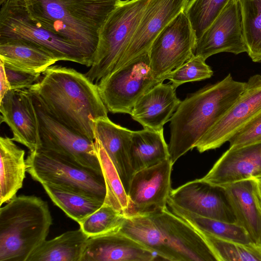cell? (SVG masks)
<instances>
[{"instance_id":"f546056e","label":"cell","mask_w":261,"mask_h":261,"mask_svg":"<svg viewBox=\"0 0 261 261\" xmlns=\"http://www.w3.org/2000/svg\"><path fill=\"white\" fill-rule=\"evenodd\" d=\"M94 141L106 187L104 203L111 206L125 217L129 205L127 194L117 170L103 146L98 140Z\"/></svg>"},{"instance_id":"8992f818","label":"cell","mask_w":261,"mask_h":261,"mask_svg":"<svg viewBox=\"0 0 261 261\" xmlns=\"http://www.w3.org/2000/svg\"><path fill=\"white\" fill-rule=\"evenodd\" d=\"M27 172L47 184L105 202L106 187L103 174L75 164L50 151H29Z\"/></svg>"},{"instance_id":"d4e9b609","label":"cell","mask_w":261,"mask_h":261,"mask_svg":"<svg viewBox=\"0 0 261 261\" xmlns=\"http://www.w3.org/2000/svg\"><path fill=\"white\" fill-rule=\"evenodd\" d=\"M129 158L135 172L169 159L168 145L164 137L163 129L144 128L133 131Z\"/></svg>"},{"instance_id":"5bb4252c","label":"cell","mask_w":261,"mask_h":261,"mask_svg":"<svg viewBox=\"0 0 261 261\" xmlns=\"http://www.w3.org/2000/svg\"><path fill=\"white\" fill-rule=\"evenodd\" d=\"M147 216L179 261H219L213 249L197 230L167 207Z\"/></svg>"},{"instance_id":"4fadbf2b","label":"cell","mask_w":261,"mask_h":261,"mask_svg":"<svg viewBox=\"0 0 261 261\" xmlns=\"http://www.w3.org/2000/svg\"><path fill=\"white\" fill-rule=\"evenodd\" d=\"M223 52L234 55L247 52L240 0H230L227 3L197 40L194 55L206 60Z\"/></svg>"},{"instance_id":"277c9868","label":"cell","mask_w":261,"mask_h":261,"mask_svg":"<svg viewBox=\"0 0 261 261\" xmlns=\"http://www.w3.org/2000/svg\"><path fill=\"white\" fill-rule=\"evenodd\" d=\"M52 223L47 201L34 195L13 197L0 208V261H27Z\"/></svg>"},{"instance_id":"d6a6232c","label":"cell","mask_w":261,"mask_h":261,"mask_svg":"<svg viewBox=\"0 0 261 261\" xmlns=\"http://www.w3.org/2000/svg\"><path fill=\"white\" fill-rule=\"evenodd\" d=\"M230 0H190L184 11L197 40L213 22Z\"/></svg>"},{"instance_id":"8fae6325","label":"cell","mask_w":261,"mask_h":261,"mask_svg":"<svg viewBox=\"0 0 261 261\" xmlns=\"http://www.w3.org/2000/svg\"><path fill=\"white\" fill-rule=\"evenodd\" d=\"M173 165L168 159L135 172L127 192L129 205L125 217L147 215L167 207Z\"/></svg>"},{"instance_id":"83f0119b","label":"cell","mask_w":261,"mask_h":261,"mask_svg":"<svg viewBox=\"0 0 261 261\" xmlns=\"http://www.w3.org/2000/svg\"><path fill=\"white\" fill-rule=\"evenodd\" d=\"M167 205L172 213L198 230L227 241L244 244L253 243L245 229L236 222H229L196 215L179 207L169 198Z\"/></svg>"},{"instance_id":"3957f363","label":"cell","mask_w":261,"mask_h":261,"mask_svg":"<svg viewBox=\"0 0 261 261\" xmlns=\"http://www.w3.org/2000/svg\"><path fill=\"white\" fill-rule=\"evenodd\" d=\"M30 17L75 45L92 64L98 31L121 0H23Z\"/></svg>"},{"instance_id":"30bf717a","label":"cell","mask_w":261,"mask_h":261,"mask_svg":"<svg viewBox=\"0 0 261 261\" xmlns=\"http://www.w3.org/2000/svg\"><path fill=\"white\" fill-rule=\"evenodd\" d=\"M196 41L189 19L182 11L158 35L148 52L154 77L163 82L164 75L191 59Z\"/></svg>"},{"instance_id":"44dd1931","label":"cell","mask_w":261,"mask_h":261,"mask_svg":"<svg viewBox=\"0 0 261 261\" xmlns=\"http://www.w3.org/2000/svg\"><path fill=\"white\" fill-rule=\"evenodd\" d=\"M132 132L114 123L108 117L94 122L95 139L99 141L114 164L127 194L135 173L129 158Z\"/></svg>"},{"instance_id":"ffe728a7","label":"cell","mask_w":261,"mask_h":261,"mask_svg":"<svg viewBox=\"0 0 261 261\" xmlns=\"http://www.w3.org/2000/svg\"><path fill=\"white\" fill-rule=\"evenodd\" d=\"M175 91L172 84L155 85L136 102L130 114L132 118L144 128L163 129L181 102Z\"/></svg>"},{"instance_id":"74e56055","label":"cell","mask_w":261,"mask_h":261,"mask_svg":"<svg viewBox=\"0 0 261 261\" xmlns=\"http://www.w3.org/2000/svg\"><path fill=\"white\" fill-rule=\"evenodd\" d=\"M1 98L10 89L3 63L0 62Z\"/></svg>"},{"instance_id":"4dcf8cb0","label":"cell","mask_w":261,"mask_h":261,"mask_svg":"<svg viewBox=\"0 0 261 261\" xmlns=\"http://www.w3.org/2000/svg\"><path fill=\"white\" fill-rule=\"evenodd\" d=\"M247 54L251 60L261 62V0H240Z\"/></svg>"},{"instance_id":"e575fe53","label":"cell","mask_w":261,"mask_h":261,"mask_svg":"<svg viewBox=\"0 0 261 261\" xmlns=\"http://www.w3.org/2000/svg\"><path fill=\"white\" fill-rule=\"evenodd\" d=\"M202 57L194 55L179 67L164 75L161 79L169 80L176 89L189 82L199 81L210 78L213 71Z\"/></svg>"},{"instance_id":"6da1fadb","label":"cell","mask_w":261,"mask_h":261,"mask_svg":"<svg viewBox=\"0 0 261 261\" xmlns=\"http://www.w3.org/2000/svg\"><path fill=\"white\" fill-rule=\"evenodd\" d=\"M59 121L94 140V122L108 117L97 85L74 69L50 66L29 88Z\"/></svg>"},{"instance_id":"1f68e13d","label":"cell","mask_w":261,"mask_h":261,"mask_svg":"<svg viewBox=\"0 0 261 261\" xmlns=\"http://www.w3.org/2000/svg\"><path fill=\"white\" fill-rule=\"evenodd\" d=\"M197 230L213 249L219 261H261V245L227 241Z\"/></svg>"},{"instance_id":"484cf974","label":"cell","mask_w":261,"mask_h":261,"mask_svg":"<svg viewBox=\"0 0 261 261\" xmlns=\"http://www.w3.org/2000/svg\"><path fill=\"white\" fill-rule=\"evenodd\" d=\"M89 238L81 228L66 231L51 240L44 241L27 261H80Z\"/></svg>"},{"instance_id":"e0dca14e","label":"cell","mask_w":261,"mask_h":261,"mask_svg":"<svg viewBox=\"0 0 261 261\" xmlns=\"http://www.w3.org/2000/svg\"><path fill=\"white\" fill-rule=\"evenodd\" d=\"M169 199L182 209L196 215L229 222H236L223 190L200 178L171 189Z\"/></svg>"},{"instance_id":"4316f807","label":"cell","mask_w":261,"mask_h":261,"mask_svg":"<svg viewBox=\"0 0 261 261\" xmlns=\"http://www.w3.org/2000/svg\"><path fill=\"white\" fill-rule=\"evenodd\" d=\"M119 230L156 254L159 257L179 261L177 255L165 241L162 233L147 215L124 217Z\"/></svg>"},{"instance_id":"d6986e66","label":"cell","mask_w":261,"mask_h":261,"mask_svg":"<svg viewBox=\"0 0 261 261\" xmlns=\"http://www.w3.org/2000/svg\"><path fill=\"white\" fill-rule=\"evenodd\" d=\"M159 256L119 230L89 237L80 261H152Z\"/></svg>"},{"instance_id":"9c48e42d","label":"cell","mask_w":261,"mask_h":261,"mask_svg":"<svg viewBox=\"0 0 261 261\" xmlns=\"http://www.w3.org/2000/svg\"><path fill=\"white\" fill-rule=\"evenodd\" d=\"M0 39L29 41L49 51L59 61L74 62L89 67L75 45L30 17L23 0H9L1 6Z\"/></svg>"},{"instance_id":"f1b7e54d","label":"cell","mask_w":261,"mask_h":261,"mask_svg":"<svg viewBox=\"0 0 261 261\" xmlns=\"http://www.w3.org/2000/svg\"><path fill=\"white\" fill-rule=\"evenodd\" d=\"M43 189L55 205L78 223L98 210L104 202L47 184Z\"/></svg>"},{"instance_id":"ba28073f","label":"cell","mask_w":261,"mask_h":261,"mask_svg":"<svg viewBox=\"0 0 261 261\" xmlns=\"http://www.w3.org/2000/svg\"><path fill=\"white\" fill-rule=\"evenodd\" d=\"M162 82L154 77L147 53L108 74L97 85L108 111L130 114L138 100Z\"/></svg>"},{"instance_id":"ac0fdd59","label":"cell","mask_w":261,"mask_h":261,"mask_svg":"<svg viewBox=\"0 0 261 261\" xmlns=\"http://www.w3.org/2000/svg\"><path fill=\"white\" fill-rule=\"evenodd\" d=\"M261 177V142L228 148L200 179L223 187L242 180Z\"/></svg>"},{"instance_id":"5b68a950","label":"cell","mask_w":261,"mask_h":261,"mask_svg":"<svg viewBox=\"0 0 261 261\" xmlns=\"http://www.w3.org/2000/svg\"><path fill=\"white\" fill-rule=\"evenodd\" d=\"M149 0H124L109 14L98 31L90 68L85 74L97 84L110 73L130 42Z\"/></svg>"},{"instance_id":"7a4b0ae2","label":"cell","mask_w":261,"mask_h":261,"mask_svg":"<svg viewBox=\"0 0 261 261\" xmlns=\"http://www.w3.org/2000/svg\"><path fill=\"white\" fill-rule=\"evenodd\" d=\"M246 82L228 74L181 101L170 119L169 159L172 164L195 147L200 139L229 111L240 97Z\"/></svg>"},{"instance_id":"f35d334b","label":"cell","mask_w":261,"mask_h":261,"mask_svg":"<svg viewBox=\"0 0 261 261\" xmlns=\"http://www.w3.org/2000/svg\"><path fill=\"white\" fill-rule=\"evenodd\" d=\"M252 178L253 183L254 197L261 212V177Z\"/></svg>"},{"instance_id":"2e32d148","label":"cell","mask_w":261,"mask_h":261,"mask_svg":"<svg viewBox=\"0 0 261 261\" xmlns=\"http://www.w3.org/2000/svg\"><path fill=\"white\" fill-rule=\"evenodd\" d=\"M1 122L13 133L12 140L26 146L30 151L39 145L38 119L32 94L29 88L10 90L1 98Z\"/></svg>"},{"instance_id":"7402d4cb","label":"cell","mask_w":261,"mask_h":261,"mask_svg":"<svg viewBox=\"0 0 261 261\" xmlns=\"http://www.w3.org/2000/svg\"><path fill=\"white\" fill-rule=\"evenodd\" d=\"M221 189L236 223L245 229L252 243L261 245V212L254 197L252 178L236 182Z\"/></svg>"},{"instance_id":"9a60e30c","label":"cell","mask_w":261,"mask_h":261,"mask_svg":"<svg viewBox=\"0 0 261 261\" xmlns=\"http://www.w3.org/2000/svg\"><path fill=\"white\" fill-rule=\"evenodd\" d=\"M189 1L149 0L130 42L111 72L148 53L158 35L185 10Z\"/></svg>"},{"instance_id":"52a82bcc","label":"cell","mask_w":261,"mask_h":261,"mask_svg":"<svg viewBox=\"0 0 261 261\" xmlns=\"http://www.w3.org/2000/svg\"><path fill=\"white\" fill-rule=\"evenodd\" d=\"M31 92L38 123L37 149L54 152L75 164L102 174L95 141L59 121L38 96Z\"/></svg>"},{"instance_id":"836d02e7","label":"cell","mask_w":261,"mask_h":261,"mask_svg":"<svg viewBox=\"0 0 261 261\" xmlns=\"http://www.w3.org/2000/svg\"><path fill=\"white\" fill-rule=\"evenodd\" d=\"M124 218L121 213L103 203L79 224L82 230L91 237L119 230Z\"/></svg>"},{"instance_id":"7c38bea8","label":"cell","mask_w":261,"mask_h":261,"mask_svg":"<svg viewBox=\"0 0 261 261\" xmlns=\"http://www.w3.org/2000/svg\"><path fill=\"white\" fill-rule=\"evenodd\" d=\"M261 113V75L251 76L229 111L196 143L200 152L215 149L228 142L243 126Z\"/></svg>"},{"instance_id":"8d00e7d4","label":"cell","mask_w":261,"mask_h":261,"mask_svg":"<svg viewBox=\"0 0 261 261\" xmlns=\"http://www.w3.org/2000/svg\"><path fill=\"white\" fill-rule=\"evenodd\" d=\"M4 67L10 89H27L37 83L41 75L40 73L23 70L0 60Z\"/></svg>"},{"instance_id":"d590c367","label":"cell","mask_w":261,"mask_h":261,"mask_svg":"<svg viewBox=\"0 0 261 261\" xmlns=\"http://www.w3.org/2000/svg\"><path fill=\"white\" fill-rule=\"evenodd\" d=\"M229 148L261 142V113L240 129L228 141Z\"/></svg>"},{"instance_id":"603a6c76","label":"cell","mask_w":261,"mask_h":261,"mask_svg":"<svg viewBox=\"0 0 261 261\" xmlns=\"http://www.w3.org/2000/svg\"><path fill=\"white\" fill-rule=\"evenodd\" d=\"M0 60L23 70L40 73L59 61L44 47L21 39H0Z\"/></svg>"},{"instance_id":"cb8c5ba5","label":"cell","mask_w":261,"mask_h":261,"mask_svg":"<svg viewBox=\"0 0 261 261\" xmlns=\"http://www.w3.org/2000/svg\"><path fill=\"white\" fill-rule=\"evenodd\" d=\"M25 151L8 137L0 138V205L16 196L25 177Z\"/></svg>"},{"instance_id":"ab89813d","label":"cell","mask_w":261,"mask_h":261,"mask_svg":"<svg viewBox=\"0 0 261 261\" xmlns=\"http://www.w3.org/2000/svg\"><path fill=\"white\" fill-rule=\"evenodd\" d=\"M8 1H9V0H0V5L1 6L3 4L8 2Z\"/></svg>"}]
</instances>
